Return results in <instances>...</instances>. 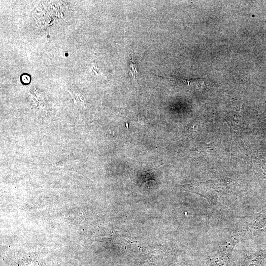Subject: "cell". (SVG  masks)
<instances>
[{"instance_id": "1", "label": "cell", "mask_w": 266, "mask_h": 266, "mask_svg": "<svg viewBox=\"0 0 266 266\" xmlns=\"http://www.w3.org/2000/svg\"><path fill=\"white\" fill-rule=\"evenodd\" d=\"M129 57V75L132 79H134L137 74V62L134 60L132 50H131Z\"/></svg>"}]
</instances>
